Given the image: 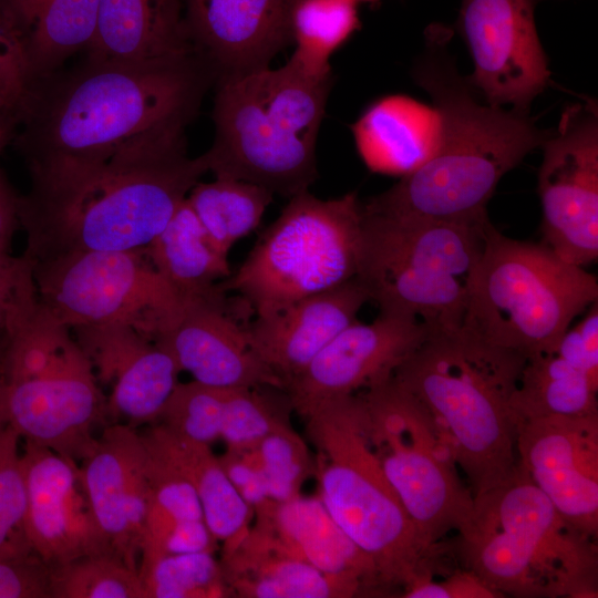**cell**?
Instances as JSON below:
<instances>
[{
    "mask_svg": "<svg viewBox=\"0 0 598 598\" xmlns=\"http://www.w3.org/2000/svg\"><path fill=\"white\" fill-rule=\"evenodd\" d=\"M142 439L192 484L204 520L223 547L236 544L248 532L254 511L229 481L210 445L181 437L162 424L151 427Z\"/></svg>",
    "mask_w": 598,
    "mask_h": 598,
    "instance_id": "83f0119b",
    "label": "cell"
},
{
    "mask_svg": "<svg viewBox=\"0 0 598 598\" xmlns=\"http://www.w3.org/2000/svg\"><path fill=\"white\" fill-rule=\"evenodd\" d=\"M145 250L185 299L223 291L219 283L231 274L228 255L213 241L186 198Z\"/></svg>",
    "mask_w": 598,
    "mask_h": 598,
    "instance_id": "f1b7e54d",
    "label": "cell"
},
{
    "mask_svg": "<svg viewBox=\"0 0 598 598\" xmlns=\"http://www.w3.org/2000/svg\"><path fill=\"white\" fill-rule=\"evenodd\" d=\"M368 292L358 277L256 317L246 327L250 347L286 384L343 329L357 321Z\"/></svg>",
    "mask_w": 598,
    "mask_h": 598,
    "instance_id": "603a6c76",
    "label": "cell"
},
{
    "mask_svg": "<svg viewBox=\"0 0 598 598\" xmlns=\"http://www.w3.org/2000/svg\"><path fill=\"white\" fill-rule=\"evenodd\" d=\"M145 598L230 597L219 560L199 551L162 556L138 568Z\"/></svg>",
    "mask_w": 598,
    "mask_h": 598,
    "instance_id": "836d02e7",
    "label": "cell"
},
{
    "mask_svg": "<svg viewBox=\"0 0 598 598\" xmlns=\"http://www.w3.org/2000/svg\"><path fill=\"white\" fill-rule=\"evenodd\" d=\"M254 518L264 522L291 556L361 584L368 596L386 594L372 559L334 522L319 496L270 501L254 512Z\"/></svg>",
    "mask_w": 598,
    "mask_h": 598,
    "instance_id": "d4e9b609",
    "label": "cell"
},
{
    "mask_svg": "<svg viewBox=\"0 0 598 598\" xmlns=\"http://www.w3.org/2000/svg\"><path fill=\"white\" fill-rule=\"evenodd\" d=\"M31 83L24 31L0 2V92L17 105L18 111Z\"/></svg>",
    "mask_w": 598,
    "mask_h": 598,
    "instance_id": "b9f144b4",
    "label": "cell"
},
{
    "mask_svg": "<svg viewBox=\"0 0 598 598\" xmlns=\"http://www.w3.org/2000/svg\"><path fill=\"white\" fill-rule=\"evenodd\" d=\"M598 383L555 350L526 359L511 400L522 423L544 416L598 414Z\"/></svg>",
    "mask_w": 598,
    "mask_h": 598,
    "instance_id": "f546056e",
    "label": "cell"
},
{
    "mask_svg": "<svg viewBox=\"0 0 598 598\" xmlns=\"http://www.w3.org/2000/svg\"><path fill=\"white\" fill-rule=\"evenodd\" d=\"M457 530L458 556L502 597L597 598L598 550L574 528L518 464L473 497Z\"/></svg>",
    "mask_w": 598,
    "mask_h": 598,
    "instance_id": "8992f818",
    "label": "cell"
},
{
    "mask_svg": "<svg viewBox=\"0 0 598 598\" xmlns=\"http://www.w3.org/2000/svg\"><path fill=\"white\" fill-rule=\"evenodd\" d=\"M427 40L413 76L440 115V145L426 163L362 207L384 215L482 219L499 181L542 145L547 132L529 113L486 102L457 72L442 33Z\"/></svg>",
    "mask_w": 598,
    "mask_h": 598,
    "instance_id": "3957f363",
    "label": "cell"
},
{
    "mask_svg": "<svg viewBox=\"0 0 598 598\" xmlns=\"http://www.w3.org/2000/svg\"><path fill=\"white\" fill-rule=\"evenodd\" d=\"M188 123H172L105 153L28 161L19 196L23 254L40 261L90 250L146 248L208 172L187 152Z\"/></svg>",
    "mask_w": 598,
    "mask_h": 598,
    "instance_id": "6da1fadb",
    "label": "cell"
},
{
    "mask_svg": "<svg viewBox=\"0 0 598 598\" xmlns=\"http://www.w3.org/2000/svg\"><path fill=\"white\" fill-rule=\"evenodd\" d=\"M24 442L20 460L27 491L25 530L33 551L49 568L84 556H112L76 462Z\"/></svg>",
    "mask_w": 598,
    "mask_h": 598,
    "instance_id": "ac0fdd59",
    "label": "cell"
},
{
    "mask_svg": "<svg viewBox=\"0 0 598 598\" xmlns=\"http://www.w3.org/2000/svg\"><path fill=\"white\" fill-rule=\"evenodd\" d=\"M272 197L256 184L215 177L208 183L199 181L186 199L216 246L228 255L259 226Z\"/></svg>",
    "mask_w": 598,
    "mask_h": 598,
    "instance_id": "1f68e13d",
    "label": "cell"
},
{
    "mask_svg": "<svg viewBox=\"0 0 598 598\" xmlns=\"http://www.w3.org/2000/svg\"><path fill=\"white\" fill-rule=\"evenodd\" d=\"M50 598H145L138 571L109 555L50 568Z\"/></svg>",
    "mask_w": 598,
    "mask_h": 598,
    "instance_id": "d590c367",
    "label": "cell"
},
{
    "mask_svg": "<svg viewBox=\"0 0 598 598\" xmlns=\"http://www.w3.org/2000/svg\"><path fill=\"white\" fill-rule=\"evenodd\" d=\"M255 450L265 474L268 495L275 502L299 496L302 484L316 472L309 447L291 423L268 434Z\"/></svg>",
    "mask_w": 598,
    "mask_h": 598,
    "instance_id": "74e56055",
    "label": "cell"
},
{
    "mask_svg": "<svg viewBox=\"0 0 598 598\" xmlns=\"http://www.w3.org/2000/svg\"><path fill=\"white\" fill-rule=\"evenodd\" d=\"M33 266L39 300L71 329L123 324L155 340L187 300L156 270L145 248L75 251Z\"/></svg>",
    "mask_w": 598,
    "mask_h": 598,
    "instance_id": "4fadbf2b",
    "label": "cell"
},
{
    "mask_svg": "<svg viewBox=\"0 0 598 598\" xmlns=\"http://www.w3.org/2000/svg\"><path fill=\"white\" fill-rule=\"evenodd\" d=\"M429 333L421 320L404 315L380 311L370 323L357 320L286 384L292 411L303 417L324 401L355 394L391 378Z\"/></svg>",
    "mask_w": 598,
    "mask_h": 598,
    "instance_id": "2e32d148",
    "label": "cell"
},
{
    "mask_svg": "<svg viewBox=\"0 0 598 598\" xmlns=\"http://www.w3.org/2000/svg\"><path fill=\"white\" fill-rule=\"evenodd\" d=\"M44 0H4L3 3L24 33Z\"/></svg>",
    "mask_w": 598,
    "mask_h": 598,
    "instance_id": "681fc988",
    "label": "cell"
},
{
    "mask_svg": "<svg viewBox=\"0 0 598 598\" xmlns=\"http://www.w3.org/2000/svg\"><path fill=\"white\" fill-rule=\"evenodd\" d=\"M218 458L229 481L254 512L272 501L255 447H227Z\"/></svg>",
    "mask_w": 598,
    "mask_h": 598,
    "instance_id": "bcb514c9",
    "label": "cell"
},
{
    "mask_svg": "<svg viewBox=\"0 0 598 598\" xmlns=\"http://www.w3.org/2000/svg\"><path fill=\"white\" fill-rule=\"evenodd\" d=\"M39 301L32 259L0 249V352Z\"/></svg>",
    "mask_w": 598,
    "mask_h": 598,
    "instance_id": "ab89813d",
    "label": "cell"
},
{
    "mask_svg": "<svg viewBox=\"0 0 598 598\" xmlns=\"http://www.w3.org/2000/svg\"><path fill=\"white\" fill-rule=\"evenodd\" d=\"M99 383L111 389L106 410L140 424L157 420L177 385L181 370L156 341L123 324L71 329Z\"/></svg>",
    "mask_w": 598,
    "mask_h": 598,
    "instance_id": "7402d4cb",
    "label": "cell"
},
{
    "mask_svg": "<svg viewBox=\"0 0 598 598\" xmlns=\"http://www.w3.org/2000/svg\"><path fill=\"white\" fill-rule=\"evenodd\" d=\"M144 446L150 495L144 534L159 530L176 520L204 519L199 498L192 484L156 451L145 443Z\"/></svg>",
    "mask_w": 598,
    "mask_h": 598,
    "instance_id": "f35d334b",
    "label": "cell"
},
{
    "mask_svg": "<svg viewBox=\"0 0 598 598\" xmlns=\"http://www.w3.org/2000/svg\"><path fill=\"white\" fill-rule=\"evenodd\" d=\"M554 350L598 383V301L589 306L574 328L565 331Z\"/></svg>",
    "mask_w": 598,
    "mask_h": 598,
    "instance_id": "7dc6e473",
    "label": "cell"
},
{
    "mask_svg": "<svg viewBox=\"0 0 598 598\" xmlns=\"http://www.w3.org/2000/svg\"><path fill=\"white\" fill-rule=\"evenodd\" d=\"M535 0H462L458 30L470 50L468 76L483 99L529 113L549 83L548 60L535 22Z\"/></svg>",
    "mask_w": 598,
    "mask_h": 598,
    "instance_id": "9a60e30c",
    "label": "cell"
},
{
    "mask_svg": "<svg viewBox=\"0 0 598 598\" xmlns=\"http://www.w3.org/2000/svg\"><path fill=\"white\" fill-rule=\"evenodd\" d=\"M193 50L181 0H100L95 61H144Z\"/></svg>",
    "mask_w": 598,
    "mask_h": 598,
    "instance_id": "4316f807",
    "label": "cell"
},
{
    "mask_svg": "<svg viewBox=\"0 0 598 598\" xmlns=\"http://www.w3.org/2000/svg\"><path fill=\"white\" fill-rule=\"evenodd\" d=\"M8 419L27 442L82 461L106 401L72 330L41 301L0 353Z\"/></svg>",
    "mask_w": 598,
    "mask_h": 598,
    "instance_id": "30bf717a",
    "label": "cell"
},
{
    "mask_svg": "<svg viewBox=\"0 0 598 598\" xmlns=\"http://www.w3.org/2000/svg\"><path fill=\"white\" fill-rule=\"evenodd\" d=\"M597 111L592 100L568 106L540 145L543 244L580 267L598 258Z\"/></svg>",
    "mask_w": 598,
    "mask_h": 598,
    "instance_id": "5bb4252c",
    "label": "cell"
},
{
    "mask_svg": "<svg viewBox=\"0 0 598 598\" xmlns=\"http://www.w3.org/2000/svg\"><path fill=\"white\" fill-rule=\"evenodd\" d=\"M1 353V352H0ZM8 424L6 408H4V401H3V392H2V383H1V375H0V431Z\"/></svg>",
    "mask_w": 598,
    "mask_h": 598,
    "instance_id": "db71d44e",
    "label": "cell"
},
{
    "mask_svg": "<svg viewBox=\"0 0 598 598\" xmlns=\"http://www.w3.org/2000/svg\"><path fill=\"white\" fill-rule=\"evenodd\" d=\"M361 246L358 194L321 199L306 190L289 198L239 268L219 286L241 296L256 317H267L355 278Z\"/></svg>",
    "mask_w": 598,
    "mask_h": 598,
    "instance_id": "8fae6325",
    "label": "cell"
},
{
    "mask_svg": "<svg viewBox=\"0 0 598 598\" xmlns=\"http://www.w3.org/2000/svg\"><path fill=\"white\" fill-rule=\"evenodd\" d=\"M488 217L444 220L362 208L358 278L381 312L421 320L430 331L462 326Z\"/></svg>",
    "mask_w": 598,
    "mask_h": 598,
    "instance_id": "ba28073f",
    "label": "cell"
},
{
    "mask_svg": "<svg viewBox=\"0 0 598 598\" xmlns=\"http://www.w3.org/2000/svg\"><path fill=\"white\" fill-rule=\"evenodd\" d=\"M225 293L188 298L175 321L154 341L172 355L181 372L199 383L285 391L283 381L250 347L246 328L228 312Z\"/></svg>",
    "mask_w": 598,
    "mask_h": 598,
    "instance_id": "44dd1931",
    "label": "cell"
},
{
    "mask_svg": "<svg viewBox=\"0 0 598 598\" xmlns=\"http://www.w3.org/2000/svg\"><path fill=\"white\" fill-rule=\"evenodd\" d=\"M297 0H186L184 22L194 51L215 82L270 66L291 42Z\"/></svg>",
    "mask_w": 598,
    "mask_h": 598,
    "instance_id": "ffe728a7",
    "label": "cell"
},
{
    "mask_svg": "<svg viewBox=\"0 0 598 598\" xmlns=\"http://www.w3.org/2000/svg\"><path fill=\"white\" fill-rule=\"evenodd\" d=\"M518 464L578 532L598 536V414L518 424Z\"/></svg>",
    "mask_w": 598,
    "mask_h": 598,
    "instance_id": "e0dca14e",
    "label": "cell"
},
{
    "mask_svg": "<svg viewBox=\"0 0 598 598\" xmlns=\"http://www.w3.org/2000/svg\"><path fill=\"white\" fill-rule=\"evenodd\" d=\"M231 596L240 598H350L368 596L353 580L328 575L291 556L271 529L255 525L219 560Z\"/></svg>",
    "mask_w": 598,
    "mask_h": 598,
    "instance_id": "cb8c5ba5",
    "label": "cell"
},
{
    "mask_svg": "<svg viewBox=\"0 0 598 598\" xmlns=\"http://www.w3.org/2000/svg\"><path fill=\"white\" fill-rule=\"evenodd\" d=\"M217 543L204 519L177 520L142 544L138 568L166 555L215 553Z\"/></svg>",
    "mask_w": 598,
    "mask_h": 598,
    "instance_id": "7bdbcfd3",
    "label": "cell"
},
{
    "mask_svg": "<svg viewBox=\"0 0 598 598\" xmlns=\"http://www.w3.org/2000/svg\"><path fill=\"white\" fill-rule=\"evenodd\" d=\"M19 196L0 168V249L11 250L19 224Z\"/></svg>",
    "mask_w": 598,
    "mask_h": 598,
    "instance_id": "c3c4849f",
    "label": "cell"
},
{
    "mask_svg": "<svg viewBox=\"0 0 598 598\" xmlns=\"http://www.w3.org/2000/svg\"><path fill=\"white\" fill-rule=\"evenodd\" d=\"M227 389L178 382L157 420L174 434L210 445L220 439Z\"/></svg>",
    "mask_w": 598,
    "mask_h": 598,
    "instance_id": "8d00e7d4",
    "label": "cell"
},
{
    "mask_svg": "<svg viewBox=\"0 0 598 598\" xmlns=\"http://www.w3.org/2000/svg\"><path fill=\"white\" fill-rule=\"evenodd\" d=\"M597 299V278L584 267L544 244L504 236L489 223L462 327L529 358L553 351Z\"/></svg>",
    "mask_w": 598,
    "mask_h": 598,
    "instance_id": "9c48e42d",
    "label": "cell"
},
{
    "mask_svg": "<svg viewBox=\"0 0 598 598\" xmlns=\"http://www.w3.org/2000/svg\"><path fill=\"white\" fill-rule=\"evenodd\" d=\"M370 444L422 539L436 546L473 509L451 452L421 403L393 375L358 392Z\"/></svg>",
    "mask_w": 598,
    "mask_h": 598,
    "instance_id": "7c38bea8",
    "label": "cell"
},
{
    "mask_svg": "<svg viewBox=\"0 0 598 598\" xmlns=\"http://www.w3.org/2000/svg\"><path fill=\"white\" fill-rule=\"evenodd\" d=\"M50 568L35 554L0 557V598H50Z\"/></svg>",
    "mask_w": 598,
    "mask_h": 598,
    "instance_id": "f6af8a7d",
    "label": "cell"
},
{
    "mask_svg": "<svg viewBox=\"0 0 598 598\" xmlns=\"http://www.w3.org/2000/svg\"><path fill=\"white\" fill-rule=\"evenodd\" d=\"M355 1L359 3V2H362V1H368V2L370 1L371 2V1H377V0H355Z\"/></svg>",
    "mask_w": 598,
    "mask_h": 598,
    "instance_id": "11a10c76",
    "label": "cell"
},
{
    "mask_svg": "<svg viewBox=\"0 0 598 598\" xmlns=\"http://www.w3.org/2000/svg\"><path fill=\"white\" fill-rule=\"evenodd\" d=\"M317 448L319 497L341 529L374 563L389 594L426 569L439 545L420 536L370 444L359 394L334 398L303 417Z\"/></svg>",
    "mask_w": 598,
    "mask_h": 598,
    "instance_id": "52a82bcc",
    "label": "cell"
},
{
    "mask_svg": "<svg viewBox=\"0 0 598 598\" xmlns=\"http://www.w3.org/2000/svg\"><path fill=\"white\" fill-rule=\"evenodd\" d=\"M351 130L364 165L373 173L400 178L426 163L441 140L436 109L398 94L372 103Z\"/></svg>",
    "mask_w": 598,
    "mask_h": 598,
    "instance_id": "484cf974",
    "label": "cell"
},
{
    "mask_svg": "<svg viewBox=\"0 0 598 598\" xmlns=\"http://www.w3.org/2000/svg\"><path fill=\"white\" fill-rule=\"evenodd\" d=\"M291 411L283 390L227 389L220 439L229 448H254L268 434L289 424Z\"/></svg>",
    "mask_w": 598,
    "mask_h": 598,
    "instance_id": "e575fe53",
    "label": "cell"
},
{
    "mask_svg": "<svg viewBox=\"0 0 598 598\" xmlns=\"http://www.w3.org/2000/svg\"><path fill=\"white\" fill-rule=\"evenodd\" d=\"M0 120L17 122V105L0 92Z\"/></svg>",
    "mask_w": 598,
    "mask_h": 598,
    "instance_id": "816d5d0a",
    "label": "cell"
},
{
    "mask_svg": "<svg viewBox=\"0 0 598 598\" xmlns=\"http://www.w3.org/2000/svg\"><path fill=\"white\" fill-rule=\"evenodd\" d=\"M145 466L142 435L128 424L105 427L80 466L110 554L136 571L150 504Z\"/></svg>",
    "mask_w": 598,
    "mask_h": 598,
    "instance_id": "d6986e66",
    "label": "cell"
},
{
    "mask_svg": "<svg viewBox=\"0 0 598 598\" xmlns=\"http://www.w3.org/2000/svg\"><path fill=\"white\" fill-rule=\"evenodd\" d=\"M20 455L0 472V557L35 554L25 530L27 491Z\"/></svg>",
    "mask_w": 598,
    "mask_h": 598,
    "instance_id": "60d3db41",
    "label": "cell"
},
{
    "mask_svg": "<svg viewBox=\"0 0 598 598\" xmlns=\"http://www.w3.org/2000/svg\"><path fill=\"white\" fill-rule=\"evenodd\" d=\"M100 0H44L24 33L32 82L48 76L93 43Z\"/></svg>",
    "mask_w": 598,
    "mask_h": 598,
    "instance_id": "4dcf8cb0",
    "label": "cell"
},
{
    "mask_svg": "<svg viewBox=\"0 0 598 598\" xmlns=\"http://www.w3.org/2000/svg\"><path fill=\"white\" fill-rule=\"evenodd\" d=\"M20 436L16 430L7 424L0 431V472L4 465L17 454H19Z\"/></svg>",
    "mask_w": 598,
    "mask_h": 598,
    "instance_id": "f907efd6",
    "label": "cell"
},
{
    "mask_svg": "<svg viewBox=\"0 0 598 598\" xmlns=\"http://www.w3.org/2000/svg\"><path fill=\"white\" fill-rule=\"evenodd\" d=\"M214 75L193 50L144 61H95L31 83L17 111L25 158L82 157L151 130L190 123Z\"/></svg>",
    "mask_w": 598,
    "mask_h": 598,
    "instance_id": "7a4b0ae2",
    "label": "cell"
},
{
    "mask_svg": "<svg viewBox=\"0 0 598 598\" xmlns=\"http://www.w3.org/2000/svg\"><path fill=\"white\" fill-rule=\"evenodd\" d=\"M360 28L355 0H297L290 32L291 60L308 74L332 76L330 58Z\"/></svg>",
    "mask_w": 598,
    "mask_h": 598,
    "instance_id": "d6a6232c",
    "label": "cell"
},
{
    "mask_svg": "<svg viewBox=\"0 0 598 598\" xmlns=\"http://www.w3.org/2000/svg\"><path fill=\"white\" fill-rule=\"evenodd\" d=\"M403 598H502L482 578L466 567L443 579L416 575L401 590Z\"/></svg>",
    "mask_w": 598,
    "mask_h": 598,
    "instance_id": "ee69618b",
    "label": "cell"
},
{
    "mask_svg": "<svg viewBox=\"0 0 598 598\" xmlns=\"http://www.w3.org/2000/svg\"><path fill=\"white\" fill-rule=\"evenodd\" d=\"M16 123L12 121L0 120V152L13 137Z\"/></svg>",
    "mask_w": 598,
    "mask_h": 598,
    "instance_id": "f5cc1de1",
    "label": "cell"
},
{
    "mask_svg": "<svg viewBox=\"0 0 598 598\" xmlns=\"http://www.w3.org/2000/svg\"><path fill=\"white\" fill-rule=\"evenodd\" d=\"M215 85L214 140L202 154L207 171L287 198L308 190L332 76L310 75L289 59Z\"/></svg>",
    "mask_w": 598,
    "mask_h": 598,
    "instance_id": "5b68a950",
    "label": "cell"
},
{
    "mask_svg": "<svg viewBox=\"0 0 598 598\" xmlns=\"http://www.w3.org/2000/svg\"><path fill=\"white\" fill-rule=\"evenodd\" d=\"M526 359L461 326L430 331L393 373L429 413L473 497L518 466L511 400Z\"/></svg>",
    "mask_w": 598,
    "mask_h": 598,
    "instance_id": "277c9868",
    "label": "cell"
}]
</instances>
